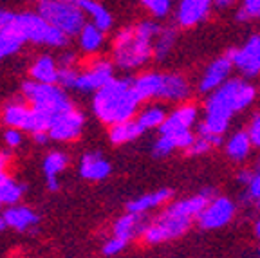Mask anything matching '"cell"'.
Returning <instances> with one entry per match:
<instances>
[{
	"mask_svg": "<svg viewBox=\"0 0 260 258\" xmlns=\"http://www.w3.org/2000/svg\"><path fill=\"white\" fill-rule=\"evenodd\" d=\"M256 89L244 80H230L211 94L206 101V117L197 126L199 137L220 136L226 132L235 112L248 109L255 101Z\"/></svg>",
	"mask_w": 260,
	"mask_h": 258,
	"instance_id": "obj_1",
	"label": "cell"
},
{
	"mask_svg": "<svg viewBox=\"0 0 260 258\" xmlns=\"http://www.w3.org/2000/svg\"><path fill=\"white\" fill-rule=\"evenodd\" d=\"M139 103L141 101L134 92V80H128V78L116 80L114 78L109 85H105L102 90L96 92L92 107L96 116L103 123L114 126L130 121V117L136 114Z\"/></svg>",
	"mask_w": 260,
	"mask_h": 258,
	"instance_id": "obj_2",
	"label": "cell"
},
{
	"mask_svg": "<svg viewBox=\"0 0 260 258\" xmlns=\"http://www.w3.org/2000/svg\"><path fill=\"white\" fill-rule=\"evenodd\" d=\"M154 54L150 38H145L136 29L125 27L114 38V61L121 69H134L145 63Z\"/></svg>",
	"mask_w": 260,
	"mask_h": 258,
	"instance_id": "obj_3",
	"label": "cell"
},
{
	"mask_svg": "<svg viewBox=\"0 0 260 258\" xmlns=\"http://www.w3.org/2000/svg\"><path fill=\"white\" fill-rule=\"evenodd\" d=\"M38 15L47 24L60 29L67 37H74L85 27V13L78 6V2L65 0H44L38 4Z\"/></svg>",
	"mask_w": 260,
	"mask_h": 258,
	"instance_id": "obj_4",
	"label": "cell"
},
{
	"mask_svg": "<svg viewBox=\"0 0 260 258\" xmlns=\"http://www.w3.org/2000/svg\"><path fill=\"white\" fill-rule=\"evenodd\" d=\"M16 25L20 29L25 42L29 40V42H35V44H45V45H53V47H60V45L67 44V38H69L65 33H61L60 29L47 24L40 15H35V13L16 15Z\"/></svg>",
	"mask_w": 260,
	"mask_h": 258,
	"instance_id": "obj_5",
	"label": "cell"
},
{
	"mask_svg": "<svg viewBox=\"0 0 260 258\" xmlns=\"http://www.w3.org/2000/svg\"><path fill=\"white\" fill-rule=\"evenodd\" d=\"M25 98L32 103L35 109L47 110L53 112L54 116L60 112H67L73 110V103L69 101L67 94L58 87V85H45V83H37V81H25L24 87Z\"/></svg>",
	"mask_w": 260,
	"mask_h": 258,
	"instance_id": "obj_6",
	"label": "cell"
},
{
	"mask_svg": "<svg viewBox=\"0 0 260 258\" xmlns=\"http://www.w3.org/2000/svg\"><path fill=\"white\" fill-rule=\"evenodd\" d=\"M190 224L191 220H186V218H177L162 213L157 220L148 224L146 231L143 233V240L146 244H161L170 238H177L186 233Z\"/></svg>",
	"mask_w": 260,
	"mask_h": 258,
	"instance_id": "obj_7",
	"label": "cell"
},
{
	"mask_svg": "<svg viewBox=\"0 0 260 258\" xmlns=\"http://www.w3.org/2000/svg\"><path fill=\"white\" fill-rule=\"evenodd\" d=\"M244 76L255 78L260 74V37H251L240 49H230L226 54Z\"/></svg>",
	"mask_w": 260,
	"mask_h": 258,
	"instance_id": "obj_8",
	"label": "cell"
},
{
	"mask_svg": "<svg viewBox=\"0 0 260 258\" xmlns=\"http://www.w3.org/2000/svg\"><path fill=\"white\" fill-rule=\"evenodd\" d=\"M235 215V204L226 197H217L204 208L203 213L197 217V222L203 230H217L226 226Z\"/></svg>",
	"mask_w": 260,
	"mask_h": 258,
	"instance_id": "obj_9",
	"label": "cell"
},
{
	"mask_svg": "<svg viewBox=\"0 0 260 258\" xmlns=\"http://www.w3.org/2000/svg\"><path fill=\"white\" fill-rule=\"evenodd\" d=\"M83 128V116L78 110H67L60 112L53 117L51 128H49V137L54 141H71L80 136Z\"/></svg>",
	"mask_w": 260,
	"mask_h": 258,
	"instance_id": "obj_10",
	"label": "cell"
},
{
	"mask_svg": "<svg viewBox=\"0 0 260 258\" xmlns=\"http://www.w3.org/2000/svg\"><path fill=\"white\" fill-rule=\"evenodd\" d=\"M114 80V67L109 61H96L87 73H81L78 76L76 87L74 89L90 92V90H102L105 85H109Z\"/></svg>",
	"mask_w": 260,
	"mask_h": 258,
	"instance_id": "obj_11",
	"label": "cell"
},
{
	"mask_svg": "<svg viewBox=\"0 0 260 258\" xmlns=\"http://www.w3.org/2000/svg\"><path fill=\"white\" fill-rule=\"evenodd\" d=\"M232 69L233 63L228 56H220L215 61H211L199 83V90L201 92H215L217 89H220L226 83Z\"/></svg>",
	"mask_w": 260,
	"mask_h": 258,
	"instance_id": "obj_12",
	"label": "cell"
},
{
	"mask_svg": "<svg viewBox=\"0 0 260 258\" xmlns=\"http://www.w3.org/2000/svg\"><path fill=\"white\" fill-rule=\"evenodd\" d=\"M195 119H197V109L193 105H183L179 107L172 116L167 117V121L162 123L159 132H161V136H177V134L190 130Z\"/></svg>",
	"mask_w": 260,
	"mask_h": 258,
	"instance_id": "obj_13",
	"label": "cell"
},
{
	"mask_svg": "<svg viewBox=\"0 0 260 258\" xmlns=\"http://www.w3.org/2000/svg\"><path fill=\"white\" fill-rule=\"evenodd\" d=\"M211 2L208 0H183L177 8V22L181 27H193L208 16Z\"/></svg>",
	"mask_w": 260,
	"mask_h": 258,
	"instance_id": "obj_14",
	"label": "cell"
},
{
	"mask_svg": "<svg viewBox=\"0 0 260 258\" xmlns=\"http://www.w3.org/2000/svg\"><path fill=\"white\" fill-rule=\"evenodd\" d=\"M210 199H206L203 194L195 195V197L184 199V201H177L172 206H168L167 210L162 213L170 215V217H177V218H186V220H193L197 218L201 213L204 211L208 204H210Z\"/></svg>",
	"mask_w": 260,
	"mask_h": 258,
	"instance_id": "obj_15",
	"label": "cell"
},
{
	"mask_svg": "<svg viewBox=\"0 0 260 258\" xmlns=\"http://www.w3.org/2000/svg\"><path fill=\"white\" fill-rule=\"evenodd\" d=\"M190 94V87L188 81L179 74H162L161 87H159V100H172V101H181L186 100Z\"/></svg>",
	"mask_w": 260,
	"mask_h": 258,
	"instance_id": "obj_16",
	"label": "cell"
},
{
	"mask_svg": "<svg viewBox=\"0 0 260 258\" xmlns=\"http://www.w3.org/2000/svg\"><path fill=\"white\" fill-rule=\"evenodd\" d=\"M148 228V224L145 222L143 215H132L126 213L123 217H119L114 224V237L121 238L125 242H128L130 238H134L136 235H143Z\"/></svg>",
	"mask_w": 260,
	"mask_h": 258,
	"instance_id": "obj_17",
	"label": "cell"
},
{
	"mask_svg": "<svg viewBox=\"0 0 260 258\" xmlns=\"http://www.w3.org/2000/svg\"><path fill=\"white\" fill-rule=\"evenodd\" d=\"M80 174H81V177L89 179V181H102V179L109 177L110 165L100 155V153L90 152L81 157Z\"/></svg>",
	"mask_w": 260,
	"mask_h": 258,
	"instance_id": "obj_18",
	"label": "cell"
},
{
	"mask_svg": "<svg viewBox=\"0 0 260 258\" xmlns=\"http://www.w3.org/2000/svg\"><path fill=\"white\" fill-rule=\"evenodd\" d=\"M170 197H172V190L162 188V190L152 191V194H146V195H143V197L130 201L128 204H126V211L132 215H143L145 211L152 210V208H157L159 204L167 202Z\"/></svg>",
	"mask_w": 260,
	"mask_h": 258,
	"instance_id": "obj_19",
	"label": "cell"
},
{
	"mask_svg": "<svg viewBox=\"0 0 260 258\" xmlns=\"http://www.w3.org/2000/svg\"><path fill=\"white\" fill-rule=\"evenodd\" d=\"M58 74H60V69L56 67L53 58L47 54L38 58L31 67V76L35 78L37 83L54 85L58 81Z\"/></svg>",
	"mask_w": 260,
	"mask_h": 258,
	"instance_id": "obj_20",
	"label": "cell"
},
{
	"mask_svg": "<svg viewBox=\"0 0 260 258\" xmlns=\"http://www.w3.org/2000/svg\"><path fill=\"white\" fill-rule=\"evenodd\" d=\"M2 217L6 218V224L9 228H15V230H27V228L35 226L38 222L37 213L29 208H24V206H11L4 211Z\"/></svg>",
	"mask_w": 260,
	"mask_h": 258,
	"instance_id": "obj_21",
	"label": "cell"
},
{
	"mask_svg": "<svg viewBox=\"0 0 260 258\" xmlns=\"http://www.w3.org/2000/svg\"><path fill=\"white\" fill-rule=\"evenodd\" d=\"M162 74L157 73H146L143 76L134 80V92L138 94L139 101L150 100V98H157L159 87H161Z\"/></svg>",
	"mask_w": 260,
	"mask_h": 258,
	"instance_id": "obj_22",
	"label": "cell"
},
{
	"mask_svg": "<svg viewBox=\"0 0 260 258\" xmlns=\"http://www.w3.org/2000/svg\"><path fill=\"white\" fill-rule=\"evenodd\" d=\"M78 6L83 9V13H89L92 16L94 25L100 31H109L112 27V15L102 4L92 2V0H78Z\"/></svg>",
	"mask_w": 260,
	"mask_h": 258,
	"instance_id": "obj_23",
	"label": "cell"
},
{
	"mask_svg": "<svg viewBox=\"0 0 260 258\" xmlns=\"http://www.w3.org/2000/svg\"><path fill=\"white\" fill-rule=\"evenodd\" d=\"M251 146L253 145L248 132H237L230 137V141L226 145V153L228 157L233 159V161H244V159L248 157Z\"/></svg>",
	"mask_w": 260,
	"mask_h": 258,
	"instance_id": "obj_24",
	"label": "cell"
},
{
	"mask_svg": "<svg viewBox=\"0 0 260 258\" xmlns=\"http://www.w3.org/2000/svg\"><path fill=\"white\" fill-rule=\"evenodd\" d=\"M25 42V38L22 37L20 29L16 25V20L11 27H8L4 33H0V60L6 58L8 54L16 53L22 47V44Z\"/></svg>",
	"mask_w": 260,
	"mask_h": 258,
	"instance_id": "obj_25",
	"label": "cell"
},
{
	"mask_svg": "<svg viewBox=\"0 0 260 258\" xmlns=\"http://www.w3.org/2000/svg\"><path fill=\"white\" fill-rule=\"evenodd\" d=\"M143 134V128L138 125V121H125V123H119V125H114L110 126V141L114 145H123V143H128L136 137H139Z\"/></svg>",
	"mask_w": 260,
	"mask_h": 258,
	"instance_id": "obj_26",
	"label": "cell"
},
{
	"mask_svg": "<svg viewBox=\"0 0 260 258\" xmlns=\"http://www.w3.org/2000/svg\"><path fill=\"white\" fill-rule=\"evenodd\" d=\"M29 116H31V109L24 103H11L6 107L4 110V121L11 128H24L27 126Z\"/></svg>",
	"mask_w": 260,
	"mask_h": 258,
	"instance_id": "obj_27",
	"label": "cell"
},
{
	"mask_svg": "<svg viewBox=\"0 0 260 258\" xmlns=\"http://www.w3.org/2000/svg\"><path fill=\"white\" fill-rule=\"evenodd\" d=\"M138 125L143 130H150V128H161L162 123L167 121V114L161 107H148L143 112H139L138 116Z\"/></svg>",
	"mask_w": 260,
	"mask_h": 258,
	"instance_id": "obj_28",
	"label": "cell"
},
{
	"mask_svg": "<svg viewBox=\"0 0 260 258\" xmlns=\"http://www.w3.org/2000/svg\"><path fill=\"white\" fill-rule=\"evenodd\" d=\"M80 42H81V47L85 49V51L94 53L103 44V31H100L94 24H87L80 33Z\"/></svg>",
	"mask_w": 260,
	"mask_h": 258,
	"instance_id": "obj_29",
	"label": "cell"
},
{
	"mask_svg": "<svg viewBox=\"0 0 260 258\" xmlns=\"http://www.w3.org/2000/svg\"><path fill=\"white\" fill-rule=\"evenodd\" d=\"M22 194H24V186L15 182L13 179H6L2 184H0V204L6 202V204H15V202L20 201Z\"/></svg>",
	"mask_w": 260,
	"mask_h": 258,
	"instance_id": "obj_30",
	"label": "cell"
},
{
	"mask_svg": "<svg viewBox=\"0 0 260 258\" xmlns=\"http://www.w3.org/2000/svg\"><path fill=\"white\" fill-rule=\"evenodd\" d=\"M65 166H67V155L61 152H51L44 159V172L47 175V179L56 177Z\"/></svg>",
	"mask_w": 260,
	"mask_h": 258,
	"instance_id": "obj_31",
	"label": "cell"
},
{
	"mask_svg": "<svg viewBox=\"0 0 260 258\" xmlns=\"http://www.w3.org/2000/svg\"><path fill=\"white\" fill-rule=\"evenodd\" d=\"M174 40H175V31L172 27H167L162 29L161 33H159L157 37V42H155L154 45V56L155 58H165L168 53H170L172 45H174Z\"/></svg>",
	"mask_w": 260,
	"mask_h": 258,
	"instance_id": "obj_32",
	"label": "cell"
},
{
	"mask_svg": "<svg viewBox=\"0 0 260 258\" xmlns=\"http://www.w3.org/2000/svg\"><path fill=\"white\" fill-rule=\"evenodd\" d=\"M251 18H260V0H246L242 9L237 13V20L246 22Z\"/></svg>",
	"mask_w": 260,
	"mask_h": 258,
	"instance_id": "obj_33",
	"label": "cell"
},
{
	"mask_svg": "<svg viewBox=\"0 0 260 258\" xmlns=\"http://www.w3.org/2000/svg\"><path fill=\"white\" fill-rule=\"evenodd\" d=\"M175 148H177V146H175V141L170 136H161L157 141L154 143L152 152H154L155 157H167L168 153L174 152Z\"/></svg>",
	"mask_w": 260,
	"mask_h": 258,
	"instance_id": "obj_34",
	"label": "cell"
},
{
	"mask_svg": "<svg viewBox=\"0 0 260 258\" xmlns=\"http://www.w3.org/2000/svg\"><path fill=\"white\" fill-rule=\"evenodd\" d=\"M143 6H145V8L148 9V11H150L154 16L162 18V16L168 15L172 4L168 2V0H145V2H143Z\"/></svg>",
	"mask_w": 260,
	"mask_h": 258,
	"instance_id": "obj_35",
	"label": "cell"
},
{
	"mask_svg": "<svg viewBox=\"0 0 260 258\" xmlns=\"http://www.w3.org/2000/svg\"><path fill=\"white\" fill-rule=\"evenodd\" d=\"M80 73H76L73 67H60V74H58V83L63 87H76V81Z\"/></svg>",
	"mask_w": 260,
	"mask_h": 258,
	"instance_id": "obj_36",
	"label": "cell"
},
{
	"mask_svg": "<svg viewBox=\"0 0 260 258\" xmlns=\"http://www.w3.org/2000/svg\"><path fill=\"white\" fill-rule=\"evenodd\" d=\"M125 246H126L125 240L112 237L110 240H107L105 246H103V253L109 254V256H112V254H116V253H119V251H123V247H125Z\"/></svg>",
	"mask_w": 260,
	"mask_h": 258,
	"instance_id": "obj_37",
	"label": "cell"
},
{
	"mask_svg": "<svg viewBox=\"0 0 260 258\" xmlns=\"http://www.w3.org/2000/svg\"><path fill=\"white\" fill-rule=\"evenodd\" d=\"M248 134H249V139H251V145L256 146V148H260V114L253 117Z\"/></svg>",
	"mask_w": 260,
	"mask_h": 258,
	"instance_id": "obj_38",
	"label": "cell"
},
{
	"mask_svg": "<svg viewBox=\"0 0 260 258\" xmlns=\"http://www.w3.org/2000/svg\"><path fill=\"white\" fill-rule=\"evenodd\" d=\"M211 148V145L208 141H204V139H195V143L190 146V148L186 150L188 155H201V153H206L208 150Z\"/></svg>",
	"mask_w": 260,
	"mask_h": 258,
	"instance_id": "obj_39",
	"label": "cell"
},
{
	"mask_svg": "<svg viewBox=\"0 0 260 258\" xmlns=\"http://www.w3.org/2000/svg\"><path fill=\"white\" fill-rule=\"evenodd\" d=\"M16 20V15L11 11H6V9H0V33H4L8 27H11Z\"/></svg>",
	"mask_w": 260,
	"mask_h": 258,
	"instance_id": "obj_40",
	"label": "cell"
},
{
	"mask_svg": "<svg viewBox=\"0 0 260 258\" xmlns=\"http://www.w3.org/2000/svg\"><path fill=\"white\" fill-rule=\"evenodd\" d=\"M248 197H251L256 204L260 202V174L253 175L251 182H249V195Z\"/></svg>",
	"mask_w": 260,
	"mask_h": 258,
	"instance_id": "obj_41",
	"label": "cell"
},
{
	"mask_svg": "<svg viewBox=\"0 0 260 258\" xmlns=\"http://www.w3.org/2000/svg\"><path fill=\"white\" fill-rule=\"evenodd\" d=\"M6 141H8V145L9 146H18L20 145V141H22V136H20V132L16 128H9L8 132H6Z\"/></svg>",
	"mask_w": 260,
	"mask_h": 258,
	"instance_id": "obj_42",
	"label": "cell"
},
{
	"mask_svg": "<svg viewBox=\"0 0 260 258\" xmlns=\"http://www.w3.org/2000/svg\"><path fill=\"white\" fill-rule=\"evenodd\" d=\"M8 161H9V155L6 152H0V184L6 181V174H4V168H6V165H8Z\"/></svg>",
	"mask_w": 260,
	"mask_h": 258,
	"instance_id": "obj_43",
	"label": "cell"
},
{
	"mask_svg": "<svg viewBox=\"0 0 260 258\" xmlns=\"http://www.w3.org/2000/svg\"><path fill=\"white\" fill-rule=\"evenodd\" d=\"M253 175H255V174H251V172H248V170H246V172H240V174H239V181L242 182V184H248L249 186Z\"/></svg>",
	"mask_w": 260,
	"mask_h": 258,
	"instance_id": "obj_44",
	"label": "cell"
},
{
	"mask_svg": "<svg viewBox=\"0 0 260 258\" xmlns=\"http://www.w3.org/2000/svg\"><path fill=\"white\" fill-rule=\"evenodd\" d=\"M32 137H35V141H37V143H40V145H44V143H47L49 132H38V134H32Z\"/></svg>",
	"mask_w": 260,
	"mask_h": 258,
	"instance_id": "obj_45",
	"label": "cell"
},
{
	"mask_svg": "<svg viewBox=\"0 0 260 258\" xmlns=\"http://www.w3.org/2000/svg\"><path fill=\"white\" fill-rule=\"evenodd\" d=\"M47 186H49V190H58V181H56V177H49L47 179Z\"/></svg>",
	"mask_w": 260,
	"mask_h": 258,
	"instance_id": "obj_46",
	"label": "cell"
},
{
	"mask_svg": "<svg viewBox=\"0 0 260 258\" xmlns=\"http://www.w3.org/2000/svg\"><path fill=\"white\" fill-rule=\"evenodd\" d=\"M217 8H230L232 6V2L230 0H219V2H215Z\"/></svg>",
	"mask_w": 260,
	"mask_h": 258,
	"instance_id": "obj_47",
	"label": "cell"
},
{
	"mask_svg": "<svg viewBox=\"0 0 260 258\" xmlns=\"http://www.w3.org/2000/svg\"><path fill=\"white\" fill-rule=\"evenodd\" d=\"M6 228H8V224H6V218H4V217H0V231L6 230Z\"/></svg>",
	"mask_w": 260,
	"mask_h": 258,
	"instance_id": "obj_48",
	"label": "cell"
},
{
	"mask_svg": "<svg viewBox=\"0 0 260 258\" xmlns=\"http://www.w3.org/2000/svg\"><path fill=\"white\" fill-rule=\"evenodd\" d=\"M255 233H256V235H258V237H260V220L256 222V226H255Z\"/></svg>",
	"mask_w": 260,
	"mask_h": 258,
	"instance_id": "obj_49",
	"label": "cell"
},
{
	"mask_svg": "<svg viewBox=\"0 0 260 258\" xmlns=\"http://www.w3.org/2000/svg\"><path fill=\"white\" fill-rule=\"evenodd\" d=\"M256 174H260V159L256 161Z\"/></svg>",
	"mask_w": 260,
	"mask_h": 258,
	"instance_id": "obj_50",
	"label": "cell"
},
{
	"mask_svg": "<svg viewBox=\"0 0 260 258\" xmlns=\"http://www.w3.org/2000/svg\"><path fill=\"white\" fill-rule=\"evenodd\" d=\"M256 206H258V208H260V202H258V204H256Z\"/></svg>",
	"mask_w": 260,
	"mask_h": 258,
	"instance_id": "obj_51",
	"label": "cell"
},
{
	"mask_svg": "<svg viewBox=\"0 0 260 258\" xmlns=\"http://www.w3.org/2000/svg\"><path fill=\"white\" fill-rule=\"evenodd\" d=\"M258 256H260V249H258Z\"/></svg>",
	"mask_w": 260,
	"mask_h": 258,
	"instance_id": "obj_52",
	"label": "cell"
}]
</instances>
